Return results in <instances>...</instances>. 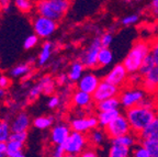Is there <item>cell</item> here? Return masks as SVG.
<instances>
[{"mask_svg": "<svg viewBox=\"0 0 158 157\" xmlns=\"http://www.w3.org/2000/svg\"><path fill=\"white\" fill-rule=\"evenodd\" d=\"M37 42H39V37L36 36L35 34H31L24 40L23 42V49L29 51V49H33L34 46H36Z\"/></svg>", "mask_w": 158, "mask_h": 157, "instance_id": "obj_38", "label": "cell"}, {"mask_svg": "<svg viewBox=\"0 0 158 157\" xmlns=\"http://www.w3.org/2000/svg\"><path fill=\"white\" fill-rule=\"evenodd\" d=\"M17 157H25V155L24 154H21V155H19V156H17Z\"/></svg>", "mask_w": 158, "mask_h": 157, "instance_id": "obj_52", "label": "cell"}, {"mask_svg": "<svg viewBox=\"0 0 158 157\" xmlns=\"http://www.w3.org/2000/svg\"><path fill=\"white\" fill-rule=\"evenodd\" d=\"M72 102L78 109H87L92 106L94 98L91 95H88L80 90H75L72 95Z\"/></svg>", "mask_w": 158, "mask_h": 157, "instance_id": "obj_15", "label": "cell"}, {"mask_svg": "<svg viewBox=\"0 0 158 157\" xmlns=\"http://www.w3.org/2000/svg\"><path fill=\"white\" fill-rule=\"evenodd\" d=\"M139 20V17L136 13H132V15H127L125 17H123L121 19V24L123 27H131V25H134L138 22Z\"/></svg>", "mask_w": 158, "mask_h": 157, "instance_id": "obj_35", "label": "cell"}, {"mask_svg": "<svg viewBox=\"0 0 158 157\" xmlns=\"http://www.w3.org/2000/svg\"><path fill=\"white\" fill-rule=\"evenodd\" d=\"M15 6L19 11H21L23 13L30 12L34 7L33 2L30 1V0H17V1H15Z\"/></svg>", "mask_w": 158, "mask_h": 157, "instance_id": "obj_33", "label": "cell"}, {"mask_svg": "<svg viewBox=\"0 0 158 157\" xmlns=\"http://www.w3.org/2000/svg\"><path fill=\"white\" fill-rule=\"evenodd\" d=\"M65 157H79V156H69V155H66Z\"/></svg>", "mask_w": 158, "mask_h": 157, "instance_id": "obj_53", "label": "cell"}, {"mask_svg": "<svg viewBox=\"0 0 158 157\" xmlns=\"http://www.w3.org/2000/svg\"><path fill=\"white\" fill-rule=\"evenodd\" d=\"M106 133V136H108L110 140H114V138H118L120 136H123L128 133H131V126H130V123H128L127 119L124 114H120L113 122H111L110 124L104 129Z\"/></svg>", "mask_w": 158, "mask_h": 157, "instance_id": "obj_8", "label": "cell"}, {"mask_svg": "<svg viewBox=\"0 0 158 157\" xmlns=\"http://www.w3.org/2000/svg\"><path fill=\"white\" fill-rule=\"evenodd\" d=\"M23 143L17 142V141L9 140L7 143V155L8 157H17L19 155L23 154Z\"/></svg>", "mask_w": 158, "mask_h": 157, "instance_id": "obj_28", "label": "cell"}, {"mask_svg": "<svg viewBox=\"0 0 158 157\" xmlns=\"http://www.w3.org/2000/svg\"><path fill=\"white\" fill-rule=\"evenodd\" d=\"M10 125H11V132L12 133L27 132L30 125H31V119L27 112H20L13 119Z\"/></svg>", "mask_w": 158, "mask_h": 157, "instance_id": "obj_14", "label": "cell"}, {"mask_svg": "<svg viewBox=\"0 0 158 157\" xmlns=\"http://www.w3.org/2000/svg\"><path fill=\"white\" fill-rule=\"evenodd\" d=\"M60 106V98L58 96H52L49 97L48 101H47V107L49 109H56Z\"/></svg>", "mask_w": 158, "mask_h": 157, "instance_id": "obj_43", "label": "cell"}, {"mask_svg": "<svg viewBox=\"0 0 158 157\" xmlns=\"http://www.w3.org/2000/svg\"><path fill=\"white\" fill-rule=\"evenodd\" d=\"M35 7L39 15L57 22L67 13L70 2L67 0H41L35 3Z\"/></svg>", "mask_w": 158, "mask_h": 157, "instance_id": "obj_3", "label": "cell"}, {"mask_svg": "<svg viewBox=\"0 0 158 157\" xmlns=\"http://www.w3.org/2000/svg\"><path fill=\"white\" fill-rule=\"evenodd\" d=\"M65 156H66V153L64 151V147L63 146H55L51 157H65Z\"/></svg>", "mask_w": 158, "mask_h": 157, "instance_id": "obj_46", "label": "cell"}, {"mask_svg": "<svg viewBox=\"0 0 158 157\" xmlns=\"http://www.w3.org/2000/svg\"><path fill=\"white\" fill-rule=\"evenodd\" d=\"M70 133H72V129L69 124L59 122L54 124V126L52 128L51 133H49V138L55 146H63V144L66 142Z\"/></svg>", "mask_w": 158, "mask_h": 157, "instance_id": "obj_12", "label": "cell"}, {"mask_svg": "<svg viewBox=\"0 0 158 157\" xmlns=\"http://www.w3.org/2000/svg\"><path fill=\"white\" fill-rule=\"evenodd\" d=\"M155 63H154L153 58L151 57V55H148L145 59H144L143 64L141 65V68H139V71H138V74L141 75V76H146L148 73H151L152 70L154 69L155 67Z\"/></svg>", "mask_w": 158, "mask_h": 157, "instance_id": "obj_32", "label": "cell"}, {"mask_svg": "<svg viewBox=\"0 0 158 157\" xmlns=\"http://www.w3.org/2000/svg\"><path fill=\"white\" fill-rule=\"evenodd\" d=\"M100 83H101V80L99 79V77L96 74L88 71V73H85L84 76L77 83V90H80L82 92H86L92 96L98 88V86L100 85Z\"/></svg>", "mask_w": 158, "mask_h": 157, "instance_id": "obj_13", "label": "cell"}, {"mask_svg": "<svg viewBox=\"0 0 158 157\" xmlns=\"http://www.w3.org/2000/svg\"><path fill=\"white\" fill-rule=\"evenodd\" d=\"M151 57L153 58L156 66H158V37L151 42Z\"/></svg>", "mask_w": 158, "mask_h": 157, "instance_id": "obj_39", "label": "cell"}, {"mask_svg": "<svg viewBox=\"0 0 158 157\" xmlns=\"http://www.w3.org/2000/svg\"><path fill=\"white\" fill-rule=\"evenodd\" d=\"M68 83H70L68 79V76H67V73L65 74V73H60V74H58V76L56 77V83L57 86H65V85H67Z\"/></svg>", "mask_w": 158, "mask_h": 157, "instance_id": "obj_44", "label": "cell"}, {"mask_svg": "<svg viewBox=\"0 0 158 157\" xmlns=\"http://www.w3.org/2000/svg\"><path fill=\"white\" fill-rule=\"evenodd\" d=\"M138 135L134 134V133H128L126 135H123V136H120L118 138H114V140H111L112 144H118L122 145V146H125L127 148H134L136 145L138 144Z\"/></svg>", "mask_w": 158, "mask_h": 157, "instance_id": "obj_21", "label": "cell"}, {"mask_svg": "<svg viewBox=\"0 0 158 157\" xmlns=\"http://www.w3.org/2000/svg\"><path fill=\"white\" fill-rule=\"evenodd\" d=\"M131 148L112 143L108 151V157H131Z\"/></svg>", "mask_w": 158, "mask_h": 157, "instance_id": "obj_25", "label": "cell"}, {"mask_svg": "<svg viewBox=\"0 0 158 157\" xmlns=\"http://www.w3.org/2000/svg\"><path fill=\"white\" fill-rule=\"evenodd\" d=\"M149 53H151V43L149 42L142 41V40L135 42L122 63L128 74L132 75L138 73L144 59L149 55Z\"/></svg>", "mask_w": 158, "mask_h": 157, "instance_id": "obj_2", "label": "cell"}, {"mask_svg": "<svg viewBox=\"0 0 158 157\" xmlns=\"http://www.w3.org/2000/svg\"><path fill=\"white\" fill-rule=\"evenodd\" d=\"M131 157H151L148 152L146 151V148L144 147L141 143H138L135 147L132 150Z\"/></svg>", "mask_w": 158, "mask_h": 157, "instance_id": "obj_36", "label": "cell"}, {"mask_svg": "<svg viewBox=\"0 0 158 157\" xmlns=\"http://www.w3.org/2000/svg\"><path fill=\"white\" fill-rule=\"evenodd\" d=\"M85 68L86 67L82 65V63L79 59L73 62L72 64L69 65V69L67 71V76L70 83H78L85 74Z\"/></svg>", "mask_w": 158, "mask_h": 157, "instance_id": "obj_17", "label": "cell"}, {"mask_svg": "<svg viewBox=\"0 0 158 157\" xmlns=\"http://www.w3.org/2000/svg\"><path fill=\"white\" fill-rule=\"evenodd\" d=\"M128 73L124 65L122 64H116L113 66V68L110 69L108 74L104 76V80L108 83H112L113 86L118 87V88H122L127 83L128 81Z\"/></svg>", "mask_w": 158, "mask_h": 157, "instance_id": "obj_10", "label": "cell"}, {"mask_svg": "<svg viewBox=\"0 0 158 157\" xmlns=\"http://www.w3.org/2000/svg\"><path fill=\"white\" fill-rule=\"evenodd\" d=\"M146 97V92L144 89L142 88H126L120 92V102L121 106L123 107L125 110L127 109L134 108V107L138 106L141 101Z\"/></svg>", "mask_w": 158, "mask_h": 157, "instance_id": "obj_7", "label": "cell"}, {"mask_svg": "<svg viewBox=\"0 0 158 157\" xmlns=\"http://www.w3.org/2000/svg\"><path fill=\"white\" fill-rule=\"evenodd\" d=\"M10 9H11V1H8V0H1L0 1V10L1 11L9 12Z\"/></svg>", "mask_w": 158, "mask_h": 157, "instance_id": "obj_47", "label": "cell"}, {"mask_svg": "<svg viewBox=\"0 0 158 157\" xmlns=\"http://www.w3.org/2000/svg\"><path fill=\"white\" fill-rule=\"evenodd\" d=\"M0 157H8L7 143H0Z\"/></svg>", "mask_w": 158, "mask_h": 157, "instance_id": "obj_50", "label": "cell"}, {"mask_svg": "<svg viewBox=\"0 0 158 157\" xmlns=\"http://www.w3.org/2000/svg\"><path fill=\"white\" fill-rule=\"evenodd\" d=\"M6 95H7V91H6V89L0 88V99L5 98V97H6Z\"/></svg>", "mask_w": 158, "mask_h": 157, "instance_id": "obj_51", "label": "cell"}, {"mask_svg": "<svg viewBox=\"0 0 158 157\" xmlns=\"http://www.w3.org/2000/svg\"><path fill=\"white\" fill-rule=\"evenodd\" d=\"M142 86L145 92L152 93L158 90V66H155L151 73L143 77Z\"/></svg>", "mask_w": 158, "mask_h": 157, "instance_id": "obj_16", "label": "cell"}, {"mask_svg": "<svg viewBox=\"0 0 158 157\" xmlns=\"http://www.w3.org/2000/svg\"><path fill=\"white\" fill-rule=\"evenodd\" d=\"M69 126L72 131L86 134V133H90L92 130L99 128V122L97 117L94 116L75 117L69 122Z\"/></svg>", "mask_w": 158, "mask_h": 157, "instance_id": "obj_9", "label": "cell"}, {"mask_svg": "<svg viewBox=\"0 0 158 157\" xmlns=\"http://www.w3.org/2000/svg\"><path fill=\"white\" fill-rule=\"evenodd\" d=\"M120 107H121V102H120L118 97L106 99V100H104V101L96 103V109L98 112H106V111L120 110Z\"/></svg>", "mask_w": 158, "mask_h": 157, "instance_id": "obj_20", "label": "cell"}, {"mask_svg": "<svg viewBox=\"0 0 158 157\" xmlns=\"http://www.w3.org/2000/svg\"><path fill=\"white\" fill-rule=\"evenodd\" d=\"M149 8H151L152 12L158 17V0H153V1L151 2V6H149Z\"/></svg>", "mask_w": 158, "mask_h": 157, "instance_id": "obj_49", "label": "cell"}, {"mask_svg": "<svg viewBox=\"0 0 158 157\" xmlns=\"http://www.w3.org/2000/svg\"><path fill=\"white\" fill-rule=\"evenodd\" d=\"M120 92H121L120 88L113 86L112 83H108V81H106L103 79V80H101V83L98 86L97 90L92 95V98H94V102L98 103V102H101V101L106 100V99L118 97L120 96Z\"/></svg>", "mask_w": 158, "mask_h": 157, "instance_id": "obj_11", "label": "cell"}, {"mask_svg": "<svg viewBox=\"0 0 158 157\" xmlns=\"http://www.w3.org/2000/svg\"><path fill=\"white\" fill-rule=\"evenodd\" d=\"M11 125L6 120H0V143H8L11 135Z\"/></svg>", "mask_w": 158, "mask_h": 157, "instance_id": "obj_30", "label": "cell"}, {"mask_svg": "<svg viewBox=\"0 0 158 157\" xmlns=\"http://www.w3.org/2000/svg\"><path fill=\"white\" fill-rule=\"evenodd\" d=\"M124 116L130 123L132 133L139 135L153 122L154 119L157 117V113L155 110L146 109L142 106H136L134 108L125 110Z\"/></svg>", "mask_w": 158, "mask_h": 157, "instance_id": "obj_1", "label": "cell"}, {"mask_svg": "<svg viewBox=\"0 0 158 157\" xmlns=\"http://www.w3.org/2000/svg\"><path fill=\"white\" fill-rule=\"evenodd\" d=\"M102 49L101 43H100V37H96L92 40V42L85 47L84 51L79 55V61L81 62L86 68L94 69L98 67V56L99 52Z\"/></svg>", "mask_w": 158, "mask_h": 157, "instance_id": "obj_5", "label": "cell"}, {"mask_svg": "<svg viewBox=\"0 0 158 157\" xmlns=\"http://www.w3.org/2000/svg\"><path fill=\"white\" fill-rule=\"evenodd\" d=\"M127 83H131V85H133V86L135 87V86H137V85H139V83H143V76H141L138 73L132 74V75H130V77H128Z\"/></svg>", "mask_w": 158, "mask_h": 157, "instance_id": "obj_42", "label": "cell"}, {"mask_svg": "<svg viewBox=\"0 0 158 157\" xmlns=\"http://www.w3.org/2000/svg\"><path fill=\"white\" fill-rule=\"evenodd\" d=\"M88 142L94 146V147H100L106 143V133L104 129L102 128H97L92 130L90 133H88Z\"/></svg>", "mask_w": 158, "mask_h": 157, "instance_id": "obj_18", "label": "cell"}, {"mask_svg": "<svg viewBox=\"0 0 158 157\" xmlns=\"http://www.w3.org/2000/svg\"><path fill=\"white\" fill-rule=\"evenodd\" d=\"M142 145L146 148L151 157H158V141L155 140H144L141 141Z\"/></svg>", "mask_w": 158, "mask_h": 157, "instance_id": "obj_31", "label": "cell"}, {"mask_svg": "<svg viewBox=\"0 0 158 157\" xmlns=\"http://www.w3.org/2000/svg\"><path fill=\"white\" fill-rule=\"evenodd\" d=\"M121 114L120 110L114 111H106V112H98L97 119H98L99 126L102 129H106L111 122H113L118 116Z\"/></svg>", "mask_w": 158, "mask_h": 157, "instance_id": "obj_23", "label": "cell"}, {"mask_svg": "<svg viewBox=\"0 0 158 157\" xmlns=\"http://www.w3.org/2000/svg\"><path fill=\"white\" fill-rule=\"evenodd\" d=\"M112 41H113V34L112 32H104L100 36V43H101V46L104 49H109L110 45L112 44Z\"/></svg>", "mask_w": 158, "mask_h": 157, "instance_id": "obj_37", "label": "cell"}, {"mask_svg": "<svg viewBox=\"0 0 158 157\" xmlns=\"http://www.w3.org/2000/svg\"><path fill=\"white\" fill-rule=\"evenodd\" d=\"M138 106H142V107H144V108H146V109H151V110H155L156 103H155V100H154L152 97L146 96L145 98L141 101V103H139Z\"/></svg>", "mask_w": 158, "mask_h": 157, "instance_id": "obj_40", "label": "cell"}, {"mask_svg": "<svg viewBox=\"0 0 158 157\" xmlns=\"http://www.w3.org/2000/svg\"><path fill=\"white\" fill-rule=\"evenodd\" d=\"M10 140L17 141V142L23 143L24 144L27 140V132H21V133H11Z\"/></svg>", "mask_w": 158, "mask_h": 157, "instance_id": "obj_41", "label": "cell"}, {"mask_svg": "<svg viewBox=\"0 0 158 157\" xmlns=\"http://www.w3.org/2000/svg\"><path fill=\"white\" fill-rule=\"evenodd\" d=\"M31 66H30L29 63H23V64H18L15 67L11 68L10 70V76L13 77V78H19V77L27 76L31 71Z\"/></svg>", "mask_w": 158, "mask_h": 157, "instance_id": "obj_29", "label": "cell"}, {"mask_svg": "<svg viewBox=\"0 0 158 157\" xmlns=\"http://www.w3.org/2000/svg\"><path fill=\"white\" fill-rule=\"evenodd\" d=\"M42 93H43L42 89H41V86L39 85V83H35L34 86L29 90V93H27V100H29L30 102H33V101L36 100Z\"/></svg>", "mask_w": 158, "mask_h": 157, "instance_id": "obj_34", "label": "cell"}, {"mask_svg": "<svg viewBox=\"0 0 158 157\" xmlns=\"http://www.w3.org/2000/svg\"><path fill=\"white\" fill-rule=\"evenodd\" d=\"M9 85H10L9 78H8L7 76H3V75H1V76H0V88L6 89L7 87H9Z\"/></svg>", "mask_w": 158, "mask_h": 157, "instance_id": "obj_48", "label": "cell"}, {"mask_svg": "<svg viewBox=\"0 0 158 157\" xmlns=\"http://www.w3.org/2000/svg\"><path fill=\"white\" fill-rule=\"evenodd\" d=\"M53 52V44L51 42L46 41L43 43L42 49H41V52H40L39 57H37V63H39L40 66H44L47 62L51 58V55H52Z\"/></svg>", "mask_w": 158, "mask_h": 157, "instance_id": "obj_26", "label": "cell"}, {"mask_svg": "<svg viewBox=\"0 0 158 157\" xmlns=\"http://www.w3.org/2000/svg\"><path fill=\"white\" fill-rule=\"evenodd\" d=\"M32 28L34 34L39 39H47L52 36L57 30V22L37 15L32 19Z\"/></svg>", "mask_w": 158, "mask_h": 157, "instance_id": "obj_6", "label": "cell"}, {"mask_svg": "<svg viewBox=\"0 0 158 157\" xmlns=\"http://www.w3.org/2000/svg\"><path fill=\"white\" fill-rule=\"evenodd\" d=\"M79 157H99V154L94 147H88L79 155Z\"/></svg>", "mask_w": 158, "mask_h": 157, "instance_id": "obj_45", "label": "cell"}, {"mask_svg": "<svg viewBox=\"0 0 158 157\" xmlns=\"http://www.w3.org/2000/svg\"><path fill=\"white\" fill-rule=\"evenodd\" d=\"M113 62V53L110 49L102 47L99 52L98 56V65L100 67H106Z\"/></svg>", "mask_w": 158, "mask_h": 157, "instance_id": "obj_27", "label": "cell"}, {"mask_svg": "<svg viewBox=\"0 0 158 157\" xmlns=\"http://www.w3.org/2000/svg\"><path fill=\"white\" fill-rule=\"evenodd\" d=\"M39 85L41 86L43 95H45V96H51V97H52V95L55 92L56 86H57L56 79L53 78L51 75H45V76H43L42 78L40 79Z\"/></svg>", "mask_w": 158, "mask_h": 157, "instance_id": "obj_19", "label": "cell"}, {"mask_svg": "<svg viewBox=\"0 0 158 157\" xmlns=\"http://www.w3.org/2000/svg\"><path fill=\"white\" fill-rule=\"evenodd\" d=\"M88 143V138H87L86 134L72 131V133L69 134L66 142L63 144V147H64L66 155H69V156H79L85 150L88 148L87 147Z\"/></svg>", "mask_w": 158, "mask_h": 157, "instance_id": "obj_4", "label": "cell"}, {"mask_svg": "<svg viewBox=\"0 0 158 157\" xmlns=\"http://www.w3.org/2000/svg\"><path fill=\"white\" fill-rule=\"evenodd\" d=\"M55 123V118L53 116H40L33 120L32 124L39 130H46L53 128Z\"/></svg>", "mask_w": 158, "mask_h": 157, "instance_id": "obj_24", "label": "cell"}, {"mask_svg": "<svg viewBox=\"0 0 158 157\" xmlns=\"http://www.w3.org/2000/svg\"><path fill=\"white\" fill-rule=\"evenodd\" d=\"M138 138L141 141L144 140H155L158 141V114L154 121L148 125L147 128L138 135Z\"/></svg>", "mask_w": 158, "mask_h": 157, "instance_id": "obj_22", "label": "cell"}]
</instances>
